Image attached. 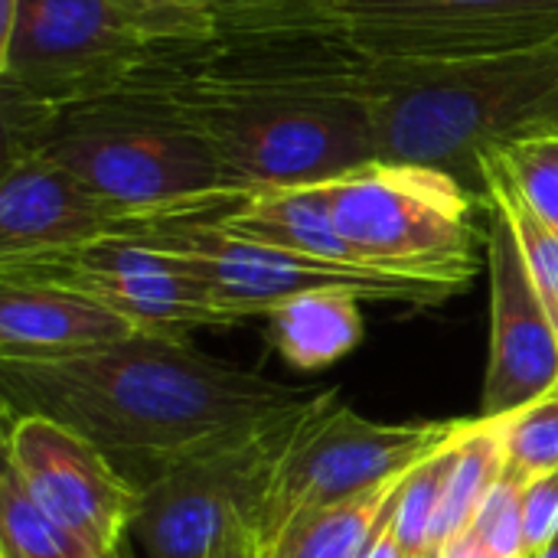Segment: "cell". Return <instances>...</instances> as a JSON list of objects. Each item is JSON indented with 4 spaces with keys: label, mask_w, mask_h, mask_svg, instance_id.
<instances>
[{
    "label": "cell",
    "mask_w": 558,
    "mask_h": 558,
    "mask_svg": "<svg viewBox=\"0 0 558 558\" xmlns=\"http://www.w3.org/2000/svg\"><path fill=\"white\" fill-rule=\"evenodd\" d=\"M558 533V471L533 477L523 490V553L533 558Z\"/></svg>",
    "instance_id": "obj_27"
},
{
    "label": "cell",
    "mask_w": 558,
    "mask_h": 558,
    "mask_svg": "<svg viewBox=\"0 0 558 558\" xmlns=\"http://www.w3.org/2000/svg\"><path fill=\"white\" fill-rule=\"evenodd\" d=\"M507 468L526 481L558 471V389L500 422Z\"/></svg>",
    "instance_id": "obj_23"
},
{
    "label": "cell",
    "mask_w": 558,
    "mask_h": 558,
    "mask_svg": "<svg viewBox=\"0 0 558 558\" xmlns=\"http://www.w3.org/2000/svg\"><path fill=\"white\" fill-rule=\"evenodd\" d=\"M0 281L56 284L85 294L131 320L141 333L183 337L203 327H232L235 314L167 255L131 239H101L75 248L0 262Z\"/></svg>",
    "instance_id": "obj_11"
},
{
    "label": "cell",
    "mask_w": 558,
    "mask_h": 558,
    "mask_svg": "<svg viewBox=\"0 0 558 558\" xmlns=\"http://www.w3.org/2000/svg\"><path fill=\"white\" fill-rule=\"evenodd\" d=\"M124 239L167 255L183 275L196 278L222 311L235 314L239 320L258 314L268 317L275 307L317 291H347L360 301L415 307L445 304L448 298L464 291L448 281H428L373 265L258 245L206 222H163L137 229Z\"/></svg>",
    "instance_id": "obj_8"
},
{
    "label": "cell",
    "mask_w": 558,
    "mask_h": 558,
    "mask_svg": "<svg viewBox=\"0 0 558 558\" xmlns=\"http://www.w3.org/2000/svg\"><path fill=\"white\" fill-rule=\"evenodd\" d=\"M504 471H507V448H504L500 422H484V418L471 422L461 438V454L451 471V484L438 510L425 558H441V553L474 523V517L500 484Z\"/></svg>",
    "instance_id": "obj_19"
},
{
    "label": "cell",
    "mask_w": 558,
    "mask_h": 558,
    "mask_svg": "<svg viewBox=\"0 0 558 558\" xmlns=\"http://www.w3.org/2000/svg\"><path fill=\"white\" fill-rule=\"evenodd\" d=\"M464 432L448 448H441L428 461H422L405 481V490H402V500H399V510H396V523H392L396 539H399L405 558H425L438 510H441L448 484H451V471H454L458 454H461Z\"/></svg>",
    "instance_id": "obj_22"
},
{
    "label": "cell",
    "mask_w": 558,
    "mask_h": 558,
    "mask_svg": "<svg viewBox=\"0 0 558 558\" xmlns=\"http://www.w3.org/2000/svg\"><path fill=\"white\" fill-rule=\"evenodd\" d=\"M7 144L43 150L128 213L134 219L128 235L163 222H213L248 193L141 72L111 95L10 128Z\"/></svg>",
    "instance_id": "obj_4"
},
{
    "label": "cell",
    "mask_w": 558,
    "mask_h": 558,
    "mask_svg": "<svg viewBox=\"0 0 558 558\" xmlns=\"http://www.w3.org/2000/svg\"><path fill=\"white\" fill-rule=\"evenodd\" d=\"M268 333L298 369L330 366L363 340L360 298L347 291L301 294L268 314Z\"/></svg>",
    "instance_id": "obj_18"
},
{
    "label": "cell",
    "mask_w": 558,
    "mask_h": 558,
    "mask_svg": "<svg viewBox=\"0 0 558 558\" xmlns=\"http://www.w3.org/2000/svg\"><path fill=\"white\" fill-rule=\"evenodd\" d=\"M409 474L356 500L298 517L268 553L271 558H366L379 533L396 520Z\"/></svg>",
    "instance_id": "obj_17"
},
{
    "label": "cell",
    "mask_w": 558,
    "mask_h": 558,
    "mask_svg": "<svg viewBox=\"0 0 558 558\" xmlns=\"http://www.w3.org/2000/svg\"><path fill=\"white\" fill-rule=\"evenodd\" d=\"M379 160L445 170L484 193L481 157L558 128V39L477 59H369Z\"/></svg>",
    "instance_id": "obj_3"
},
{
    "label": "cell",
    "mask_w": 558,
    "mask_h": 558,
    "mask_svg": "<svg viewBox=\"0 0 558 558\" xmlns=\"http://www.w3.org/2000/svg\"><path fill=\"white\" fill-rule=\"evenodd\" d=\"M209 558H271V553L265 549V543L258 539L252 523L235 517L222 526Z\"/></svg>",
    "instance_id": "obj_28"
},
{
    "label": "cell",
    "mask_w": 558,
    "mask_h": 558,
    "mask_svg": "<svg viewBox=\"0 0 558 558\" xmlns=\"http://www.w3.org/2000/svg\"><path fill=\"white\" fill-rule=\"evenodd\" d=\"M160 46L124 0H20L0 36L3 131L124 88Z\"/></svg>",
    "instance_id": "obj_6"
},
{
    "label": "cell",
    "mask_w": 558,
    "mask_h": 558,
    "mask_svg": "<svg viewBox=\"0 0 558 558\" xmlns=\"http://www.w3.org/2000/svg\"><path fill=\"white\" fill-rule=\"evenodd\" d=\"M533 558H558V533L556 536H553V539H549V543H546V546H543V549H539V553H536V556Z\"/></svg>",
    "instance_id": "obj_29"
},
{
    "label": "cell",
    "mask_w": 558,
    "mask_h": 558,
    "mask_svg": "<svg viewBox=\"0 0 558 558\" xmlns=\"http://www.w3.org/2000/svg\"><path fill=\"white\" fill-rule=\"evenodd\" d=\"M481 186H484V196L500 203L504 213L510 216L520 235L523 255L533 268V278L558 324V229L530 206V199L517 190L510 173L490 154L481 160Z\"/></svg>",
    "instance_id": "obj_21"
},
{
    "label": "cell",
    "mask_w": 558,
    "mask_h": 558,
    "mask_svg": "<svg viewBox=\"0 0 558 558\" xmlns=\"http://www.w3.org/2000/svg\"><path fill=\"white\" fill-rule=\"evenodd\" d=\"M0 558H101L46 513L13 464L0 474Z\"/></svg>",
    "instance_id": "obj_20"
},
{
    "label": "cell",
    "mask_w": 558,
    "mask_h": 558,
    "mask_svg": "<svg viewBox=\"0 0 558 558\" xmlns=\"http://www.w3.org/2000/svg\"><path fill=\"white\" fill-rule=\"evenodd\" d=\"M490 157L510 173L530 206L558 229V128L490 150Z\"/></svg>",
    "instance_id": "obj_24"
},
{
    "label": "cell",
    "mask_w": 558,
    "mask_h": 558,
    "mask_svg": "<svg viewBox=\"0 0 558 558\" xmlns=\"http://www.w3.org/2000/svg\"><path fill=\"white\" fill-rule=\"evenodd\" d=\"M487 265L490 356L481 418L504 422L558 389V324L510 216L494 199H487Z\"/></svg>",
    "instance_id": "obj_13"
},
{
    "label": "cell",
    "mask_w": 558,
    "mask_h": 558,
    "mask_svg": "<svg viewBox=\"0 0 558 558\" xmlns=\"http://www.w3.org/2000/svg\"><path fill=\"white\" fill-rule=\"evenodd\" d=\"M340 235L363 265L468 288L487 248L484 193L458 177L396 160H369L327 180Z\"/></svg>",
    "instance_id": "obj_5"
},
{
    "label": "cell",
    "mask_w": 558,
    "mask_h": 558,
    "mask_svg": "<svg viewBox=\"0 0 558 558\" xmlns=\"http://www.w3.org/2000/svg\"><path fill=\"white\" fill-rule=\"evenodd\" d=\"M0 383L7 418L46 415L75 428L114 464H137L141 487L167 464L330 389L275 383L154 333L59 360H0Z\"/></svg>",
    "instance_id": "obj_2"
},
{
    "label": "cell",
    "mask_w": 558,
    "mask_h": 558,
    "mask_svg": "<svg viewBox=\"0 0 558 558\" xmlns=\"http://www.w3.org/2000/svg\"><path fill=\"white\" fill-rule=\"evenodd\" d=\"M333 396H340L337 386L157 471L141 487V507L128 533L137 556L209 558L229 520L252 523L288 448Z\"/></svg>",
    "instance_id": "obj_7"
},
{
    "label": "cell",
    "mask_w": 558,
    "mask_h": 558,
    "mask_svg": "<svg viewBox=\"0 0 558 558\" xmlns=\"http://www.w3.org/2000/svg\"><path fill=\"white\" fill-rule=\"evenodd\" d=\"M134 7L163 43H193L216 36V10L222 0H124Z\"/></svg>",
    "instance_id": "obj_26"
},
{
    "label": "cell",
    "mask_w": 558,
    "mask_h": 558,
    "mask_svg": "<svg viewBox=\"0 0 558 558\" xmlns=\"http://www.w3.org/2000/svg\"><path fill=\"white\" fill-rule=\"evenodd\" d=\"M471 422H405L383 425L340 405L324 402L278 464L252 530L271 549L278 536L304 513L356 500L448 448Z\"/></svg>",
    "instance_id": "obj_9"
},
{
    "label": "cell",
    "mask_w": 558,
    "mask_h": 558,
    "mask_svg": "<svg viewBox=\"0 0 558 558\" xmlns=\"http://www.w3.org/2000/svg\"><path fill=\"white\" fill-rule=\"evenodd\" d=\"M206 226L258 245L363 265L333 222L327 183L248 190Z\"/></svg>",
    "instance_id": "obj_16"
},
{
    "label": "cell",
    "mask_w": 558,
    "mask_h": 558,
    "mask_svg": "<svg viewBox=\"0 0 558 558\" xmlns=\"http://www.w3.org/2000/svg\"><path fill=\"white\" fill-rule=\"evenodd\" d=\"M7 454L36 504L95 556L121 553L141 507V487L75 428L46 415L7 418Z\"/></svg>",
    "instance_id": "obj_12"
},
{
    "label": "cell",
    "mask_w": 558,
    "mask_h": 558,
    "mask_svg": "<svg viewBox=\"0 0 558 558\" xmlns=\"http://www.w3.org/2000/svg\"><path fill=\"white\" fill-rule=\"evenodd\" d=\"M108 558H121V553H114V556H108Z\"/></svg>",
    "instance_id": "obj_30"
},
{
    "label": "cell",
    "mask_w": 558,
    "mask_h": 558,
    "mask_svg": "<svg viewBox=\"0 0 558 558\" xmlns=\"http://www.w3.org/2000/svg\"><path fill=\"white\" fill-rule=\"evenodd\" d=\"M134 219L62 163L26 144H7L0 177V262L121 239Z\"/></svg>",
    "instance_id": "obj_14"
},
{
    "label": "cell",
    "mask_w": 558,
    "mask_h": 558,
    "mask_svg": "<svg viewBox=\"0 0 558 558\" xmlns=\"http://www.w3.org/2000/svg\"><path fill=\"white\" fill-rule=\"evenodd\" d=\"M307 26L369 59H477L558 39V0H324Z\"/></svg>",
    "instance_id": "obj_10"
},
{
    "label": "cell",
    "mask_w": 558,
    "mask_h": 558,
    "mask_svg": "<svg viewBox=\"0 0 558 558\" xmlns=\"http://www.w3.org/2000/svg\"><path fill=\"white\" fill-rule=\"evenodd\" d=\"M324 0H222L216 10V33L255 29H304Z\"/></svg>",
    "instance_id": "obj_25"
},
{
    "label": "cell",
    "mask_w": 558,
    "mask_h": 558,
    "mask_svg": "<svg viewBox=\"0 0 558 558\" xmlns=\"http://www.w3.org/2000/svg\"><path fill=\"white\" fill-rule=\"evenodd\" d=\"M134 333L131 320L69 288L0 281V360H59Z\"/></svg>",
    "instance_id": "obj_15"
},
{
    "label": "cell",
    "mask_w": 558,
    "mask_h": 558,
    "mask_svg": "<svg viewBox=\"0 0 558 558\" xmlns=\"http://www.w3.org/2000/svg\"><path fill=\"white\" fill-rule=\"evenodd\" d=\"M366 56L337 29L163 43L141 69L245 186L327 183L376 160Z\"/></svg>",
    "instance_id": "obj_1"
}]
</instances>
